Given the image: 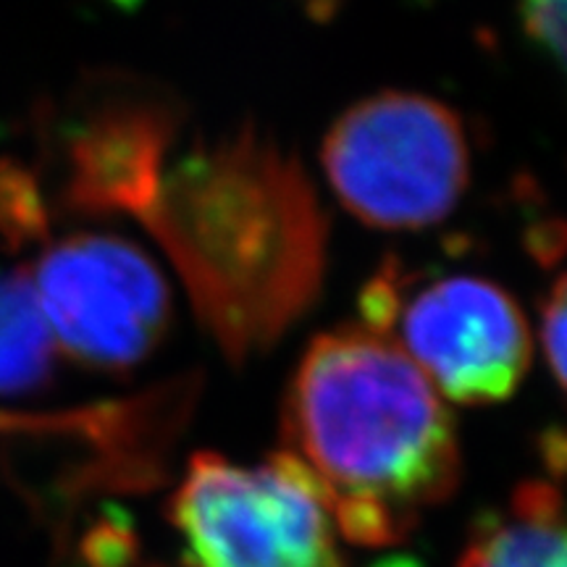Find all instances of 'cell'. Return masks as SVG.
Here are the masks:
<instances>
[{"label": "cell", "instance_id": "1", "mask_svg": "<svg viewBox=\"0 0 567 567\" xmlns=\"http://www.w3.org/2000/svg\"><path fill=\"white\" fill-rule=\"evenodd\" d=\"M137 224L231 363L266 352L321 292L329 226L313 184L252 124L172 155Z\"/></svg>", "mask_w": 567, "mask_h": 567}, {"label": "cell", "instance_id": "2", "mask_svg": "<svg viewBox=\"0 0 567 567\" xmlns=\"http://www.w3.org/2000/svg\"><path fill=\"white\" fill-rule=\"evenodd\" d=\"M284 439L331 505L373 499L410 526L460 484L450 408L392 337L363 323L318 334L302 352L284 400Z\"/></svg>", "mask_w": 567, "mask_h": 567}, {"label": "cell", "instance_id": "3", "mask_svg": "<svg viewBox=\"0 0 567 567\" xmlns=\"http://www.w3.org/2000/svg\"><path fill=\"white\" fill-rule=\"evenodd\" d=\"M321 166L337 200L381 231L444 221L471 182L463 118L421 92L384 90L354 103L326 132Z\"/></svg>", "mask_w": 567, "mask_h": 567}, {"label": "cell", "instance_id": "4", "mask_svg": "<svg viewBox=\"0 0 567 567\" xmlns=\"http://www.w3.org/2000/svg\"><path fill=\"white\" fill-rule=\"evenodd\" d=\"M363 326L396 337L425 379L457 405H494L526 379L534 342L505 287L473 274L417 281L381 268L360 295Z\"/></svg>", "mask_w": 567, "mask_h": 567}, {"label": "cell", "instance_id": "5", "mask_svg": "<svg viewBox=\"0 0 567 567\" xmlns=\"http://www.w3.org/2000/svg\"><path fill=\"white\" fill-rule=\"evenodd\" d=\"M331 494L295 452L245 467L197 452L168 502L187 567H344Z\"/></svg>", "mask_w": 567, "mask_h": 567}, {"label": "cell", "instance_id": "6", "mask_svg": "<svg viewBox=\"0 0 567 567\" xmlns=\"http://www.w3.org/2000/svg\"><path fill=\"white\" fill-rule=\"evenodd\" d=\"M32 284L55 347L95 371H132L168 334L172 287L151 255L118 234L51 245Z\"/></svg>", "mask_w": 567, "mask_h": 567}, {"label": "cell", "instance_id": "7", "mask_svg": "<svg viewBox=\"0 0 567 567\" xmlns=\"http://www.w3.org/2000/svg\"><path fill=\"white\" fill-rule=\"evenodd\" d=\"M179 124L176 105L151 90L130 87L97 101L66 142V210L137 221L174 155Z\"/></svg>", "mask_w": 567, "mask_h": 567}, {"label": "cell", "instance_id": "8", "mask_svg": "<svg viewBox=\"0 0 567 567\" xmlns=\"http://www.w3.org/2000/svg\"><path fill=\"white\" fill-rule=\"evenodd\" d=\"M457 567H567L565 496L551 481H526L509 517L486 513L467 536Z\"/></svg>", "mask_w": 567, "mask_h": 567}, {"label": "cell", "instance_id": "9", "mask_svg": "<svg viewBox=\"0 0 567 567\" xmlns=\"http://www.w3.org/2000/svg\"><path fill=\"white\" fill-rule=\"evenodd\" d=\"M55 342L32 276L0 274V396L38 392L51 381Z\"/></svg>", "mask_w": 567, "mask_h": 567}, {"label": "cell", "instance_id": "10", "mask_svg": "<svg viewBox=\"0 0 567 567\" xmlns=\"http://www.w3.org/2000/svg\"><path fill=\"white\" fill-rule=\"evenodd\" d=\"M45 231L48 210L38 179L19 163L0 161V239L19 247Z\"/></svg>", "mask_w": 567, "mask_h": 567}, {"label": "cell", "instance_id": "11", "mask_svg": "<svg viewBox=\"0 0 567 567\" xmlns=\"http://www.w3.org/2000/svg\"><path fill=\"white\" fill-rule=\"evenodd\" d=\"M329 517L337 523L339 534L358 547H392L413 528L389 507L358 496H339L329 507Z\"/></svg>", "mask_w": 567, "mask_h": 567}, {"label": "cell", "instance_id": "12", "mask_svg": "<svg viewBox=\"0 0 567 567\" xmlns=\"http://www.w3.org/2000/svg\"><path fill=\"white\" fill-rule=\"evenodd\" d=\"M80 555L84 567H134L140 557L137 530L124 509L109 505L103 517L84 530Z\"/></svg>", "mask_w": 567, "mask_h": 567}, {"label": "cell", "instance_id": "13", "mask_svg": "<svg viewBox=\"0 0 567 567\" xmlns=\"http://www.w3.org/2000/svg\"><path fill=\"white\" fill-rule=\"evenodd\" d=\"M523 27L567 84V0H523Z\"/></svg>", "mask_w": 567, "mask_h": 567}, {"label": "cell", "instance_id": "14", "mask_svg": "<svg viewBox=\"0 0 567 567\" xmlns=\"http://www.w3.org/2000/svg\"><path fill=\"white\" fill-rule=\"evenodd\" d=\"M542 342L551 373L567 392V274L551 287L542 310Z\"/></svg>", "mask_w": 567, "mask_h": 567}, {"label": "cell", "instance_id": "15", "mask_svg": "<svg viewBox=\"0 0 567 567\" xmlns=\"http://www.w3.org/2000/svg\"><path fill=\"white\" fill-rule=\"evenodd\" d=\"M538 457L542 465L547 467L551 478H567V429L565 425H549L542 436H538Z\"/></svg>", "mask_w": 567, "mask_h": 567}, {"label": "cell", "instance_id": "16", "mask_svg": "<svg viewBox=\"0 0 567 567\" xmlns=\"http://www.w3.org/2000/svg\"><path fill=\"white\" fill-rule=\"evenodd\" d=\"M375 567H421V563H417L415 557H389Z\"/></svg>", "mask_w": 567, "mask_h": 567}]
</instances>
